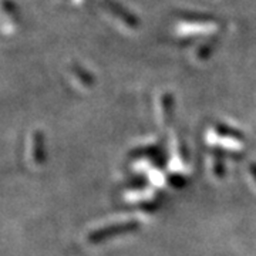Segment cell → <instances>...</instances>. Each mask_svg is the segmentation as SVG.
Returning <instances> with one entry per match:
<instances>
[{"mask_svg":"<svg viewBox=\"0 0 256 256\" xmlns=\"http://www.w3.org/2000/svg\"><path fill=\"white\" fill-rule=\"evenodd\" d=\"M136 226H138V224H136V222L114 225V226H110V229H107V230H100V232L92 234L90 236V240L97 242V240H101L104 236H108V235H112V234H120V232H127V230H131V229H136Z\"/></svg>","mask_w":256,"mask_h":256,"instance_id":"6da1fadb","label":"cell"},{"mask_svg":"<svg viewBox=\"0 0 256 256\" xmlns=\"http://www.w3.org/2000/svg\"><path fill=\"white\" fill-rule=\"evenodd\" d=\"M252 170H254V174L256 175V165H254V166H252Z\"/></svg>","mask_w":256,"mask_h":256,"instance_id":"7a4b0ae2","label":"cell"}]
</instances>
